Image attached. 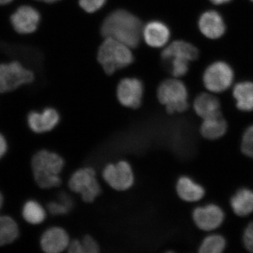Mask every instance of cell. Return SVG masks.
<instances>
[{
    "label": "cell",
    "instance_id": "obj_13",
    "mask_svg": "<svg viewBox=\"0 0 253 253\" xmlns=\"http://www.w3.org/2000/svg\"><path fill=\"white\" fill-rule=\"evenodd\" d=\"M118 101L125 107L136 109L140 107L144 95V85L137 78H125L117 87Z\"/></svg>",
    "mask_w": 253,
    "mask_h": 253
},
{
    "label": "cell",
    "instance_id": "obj_7",
    "mask_svg": "<svg viewBox=\"0 0 253 253\" xmlns=\"http://www.w3.org/2000/svg\"><path fill=\"white\" fill-rule=\"evenodd\" d=\"M226 217L224 208L214 202L196 206L191 214L195 227L206 234L219 230L224 225Z\"/></svg>",
    "mask_w": 253,
    "mask_h": 253
},
{
    "label": "cell",
    "instance_id": "obj_26",
    "mask_svg": "<svg viewBox=\"0 0 253 253\" xmlns=\"http://www.w3.org/2000/svg\"><path fill=\"white\" fill-rule=\"evenodd\" d=\"M72 207V203L68 198H61L59 201H52L47 205V211L54 216L68 214Z\"/></svg>",
    "mask_w": 253,
    "mask_h": 253
},
{
    "label": "cell",
    "instance_id": "obj_20",
    "mask_svg": "<svg viewBox=\"0 0 253 253\" xmlns=\"http://www.w3.org/2000/svg\"><path fill=\"white\" fill-rule=\"evenodd\" d=\"M142 37L146 44L151 47H165L170 40L171 32L166 23L152 21L143 28Z\"/></svg>",
    "mask_w": 253,
    "mask_h": 253
},
{
    "label": "cell",
    "instance_id": "obj_10",
    "mask_svg": "<svg viewBox=\"0 0 253 253\" xmlns=\"http://www.w3.org/2000/svg\"><path fill=\"white\" fill-rule=\"evenodd\" d=\"M102 177L110 187L118 191L130 189L135 180L131 165L124 160L106 165L103 169Z\"/></svg>",
    "mask_w": 253,
    "mask_h": 253
},
{
    "label": "cell",
    "instance_id": "obj_23",
    "mask_svg": "<svg viewBox=\"0 0 253 253\" xmlns=\"http://www.w3.org/2000/svg\"><path fill=\"white\" fill-rule=\"evenodd\" d=\"M18 235L19 230L16 221L8 216H0V246L11 244Z\"/></svg>",
    "mask_w": 253,
    "mask_h": 253
},
{
    "label": "cell",
    "instance_id": "obj_15",
    "mask_svg": "<svg viewBox=\"0 0 253 253\" xmlns=\"http://www.w3.org/2000/svg\"><path fill=\"white\" fill-rule=\"evenodd\" d=\"M229 130V124L223 113L201 120L199 126V135L208 141L223 139Z\"/></svg>",
    "mask_w": 253,
    "mask_h": 253
},
{
    "label": "cell",
    "instance_id": "obj_4",
    "mask_svg": "<svg viewBox=\"0 0 253 253\" xmlns=\"http://www.w3.org/2000/svg\"><path fill=\"white\" fill-rule=\"evenodd\" d=\"M157 98L171 116L186 113L190 107L189 90L180 78L173 77L161 83L158 87Z\"/></svg>",
    "mask_w": 253,
    "mask_h": 253
},
{
    "label": "cell",
    "instance_id": "obj_31",
    "mask_svg": "<svg viewBox=\"0 0 253 253\" xmlns=\"http://www.w3.org/2000/svg\"><path fill=\"white\" fill-rule=\"evenodd\" d=\"M6 149H7V144H6V139L0 134V159L6 154Z\"/></svg>",
    "mask_w": 253,
    "mask_h": 253
},
{
    "label": "cell",
    "instance_id": "obj_22",
    "mask_svg": "<svg viewBox=\"0 0 253 253\" xmlns=\"http://www.w3.org/2000/svg\"><path fill=\"white\" fill-rule=\"evenodd\" d=\"M228 241L225 236L217 231L207 233L199 243L197 252L199 253H223L227 249Z\"/></svg>",
    "mask_w": 253,
    "mask_h": 253
},
{
    "label": "cell",
    "instance_id": "obj_36",
    "mask_svg": "<svg viewBox=\"0 0 253 253\" xmlns=\"http://www.w3.org/2000/svg\"><path fill=\"white\" fill-rule=\"evenodd\" d=\"M250 1H251V2L253 3V0H249Z\"/></svg>",
    "mask_w": 253,
    "mask_h": 253
},
{
    "label": "cell",
    "instance_id": "obj_3",
    "mask_svg": "<svg viewBox=\"0 0 253 253\" xmlns=\"http://www.w3.org/2000/svg\"><path fill=\"white\" fill-rule=\"evenodd\" d=\"M199 49L192 43L178 40L165 46L161 59L173 77L180 78L187 74L190 63L199 59Z\"/></svg>",
    "mask_w": 253,
    "mask_h": 253
},
{
    "label": "cell",
    "instance_id": "obj_9",
    "mask_svg": "<svg viewBox=\"0 0 253 253\" xmlns=\"http://www.w3.org/2000/svg\"><path fill=\"white\" fill-rule=\"evenodd\" d=\"M34 79V73L18 61L0 63V94L16 90Z\"/></svg>",
    "mask_w": 253,
    "mask_h": 253
},
{
    "label": "cell",
    "instance_id": "obj_28",
    "mask_svg": "<svg viewBox=\"0 0 253 253\" xmlns=\"http://www.w3.org/2000/svg\"><path fill=\"white\" fill-rule=\"evenodd\" d=\"M106 2V0H79V4L82 9L89 14L99 11Z\"/></svg>",
    "mask_w": 253,
    "mask_h": 253
},
{
    "label": "cell",
    "instance_id": "obj_11",
    "mask_svg": "<svg viewBox=\"0 0 253 253\" xmlns=\"http://www.w3.org/2000/svg\"><path fill=\"white\" fill-rule=\"evenodd\" d=\"M201 34L211 41H217L225 35V20L220 12L215 9H208L201 13L197 21Z\"/></svg>",
    "mask_w": 253,
    "mask_h": 253
},
{
    "label": "cell",
    "instance_id": "obj_35",
    "mask_svg": "<svg viewBox=\"0 0 253 253\" xmlns=\"http://www.w3.org/2000/svg\"><path fill=\"white\" fill-rule=\"evenodd\" d=\"M3 203V197L1 196V193H0V208L1 207V205H2Z\"/></svg>",
    "mask_w": 253,
    "mask_h": 253
},
{
    "label": "cell",
    "instance_id": "obj_16",
    "mask_svg": "<svg viewBox=\"0 0 253 253\" xmlns=\"http://www.w3.org/2000/svg\"><path fill=\"white\" fill-rule=\"evenodd\" d=\"M71 239L67 231L60 226L46 229L41 239V246L46 253H61L67 251Z\"/></svg>",
    "mask_w": 253,
    "mask_h": 253
},
{
    "label": "cell",
    "instance_id": "obj_17",
    "mask_svg": "<svg viewBox=\"0 0 253 253\" xmlns=\"http://www.w3.org/2000/svg\"><path fill=\"white\" fill-rule=\"evenodd\" d=\"M59 112L54 108H46L42 112L32 111L28 116L30 129L38 134L48 132L54 129L60 122Z\"/></svg>",
    "mask_w": 253,
    "mask_h": 253
},
{
    "label": "cell",
    "instance_id": "obj_27",
    "mask_svg": "<svg viewBox=\"0 0 253 253\" xmlns=\"http://www.w3.org/2000/svg\"><path fill=\"white\" fill-rule=\"evenodd\" d=\"M241 244L245 251L253 253V220L249 221L243 229Z\"/></svg>",
    "mask_w": 253,
    "mask_h": 253
},
{
    "label": "cell",
    "instance_id": "obj_32",
    "mask_svg": "<svg viewBox=\"0 0 253 253\" xmlns=\"http://www.w3.org/2000/svg\"><path fill=\"white\" fill-rule=\"evenodd\" d=\"M209 1L216 6H222V5L229 4L232 0H209Z\"/></svg>",
    "mask_w": 253,
    "mask_h": 253
},
{
    "label": "cell",
    "instance_id": "obj_30",
    "mask_svg": "<svg viewBox=\"0 0 253 253\" xmlns=\"http://www.w3.org/2000/svg\"><path fill=\"white\" fill-rule=\"evenodd\" d=\"M67 252L69 253H84L83 252V246H82L81 240H72L68 245Z\"/></svg>",
    "mask_w": 253,
    "mask_h": 253
},
{
    "label": "cell",
    "instance_id": "obj_25",
    "mask_svg": "<svg viewBox=\"0 0 253 253\" xmlns=\"http://www.w3.org/2000/svg\"><path fill=\"white\" fill-rule=\"evenodd\" d=\"M239 148L243 156L253 161V123L242 131Z\"/></svg>",
    "mask_w": 253,
    "mask_h": 253
},
{
    "label": "cell",
    "instance_id": "obj_24",
    "mask_svg": "<svg viewBox=\"0 0 253 253\" xmlns=\"http://www.w3.org/2000/svg\"><path fill=\"white\" fill-rule=\"evenodd\" d=\"M23 217L25 220L31 224H40L46 217L45 209L36 201H28L23 206Z\"/></svg>",
    "mask_w": 253,
    "mask_h": 253
},
{
    "label": "cell",
    "instance_id": "obj_19",
    "mask_svg": "<svg viewBox=\"0 0 253 253\" xmlns=\"http://www.w3.org/2000/svg\"><path fill=\"white\" fill-rule=\"evenodd\" d=\"M231 212L236 217H249L253 214V189L242 186L236 190L229 198Z\"/></svg>",
    "mask_w": 253,
    "mask_h": 253
},
{
    "label": "cell",
    "instance_id": "obj_6",
    "mask_svg": "<svg viewBox=\"0 0 253 253\" xmlns=\"http://www.w3.org/2000/svg\"><path fill=\"white\" fill-rule=\"evenodd\" d=\"M235 81L234 68L225 61H214L210 63L203 73L205 89L214 94H222L232 88Z\"/></svg>",
    "mask_w": 253,
    "mask_h": 253
},
{
    "label": "cell",
    "instance_id": "obj_34",
    "mask_svg": "<svg viewBox=\"0 0 253 253\" xmlns=\"http://www.w3.org/2000/svg\"><path fill=\"white\" fill-rule=\"evenodd\" d=\"M36 1H42V2L47 3V4H52V3L59 1L60 0H36Z\"/></svg>",
    "mask_w": 253,
    "mask_h": 253
},
{
    "label": "cell",
    "instance_id": "obj_1",
    "mask_svg": "<svg viewBox=\"0 0 253 253\" xmlns=\"http://www.w3.org/2000/svg\"><path fill=\"white\" fill-rule=\"evenodd\" d=\"M101 31L105 38H112L130 48H135L142 37V23L129 11L118 9L106 18Z\"/></svg>",
    "mask_w": 253,
    "mask_h": 253
},
{
    "label": "cell",
    "instance_id": "obj_18",
    "mask_svg": "<svg viewBox=\"0 0 253 253\" xmlns=\"http://www.w3.org/2000/svg\"><path fill=\"white\" fill-rule=\"evenodd\" d=\"M192 109L195 115L201 120L222 113L221 101L217 94L208 91L196 95L193 100Z\"/></svg>",
    "mask_w": 253,
    "mask_h": 253
},
{
    "label": "cell",
    "instance_id": "obj_8",
    "mask_svg": "<svg viewBox=\"0 0 253 253\" xmlns=\"http://www.w3.org/2000/svg\"><path fill=\"white\" fill-rule=\"evenodd\" d=\"M68 186L73 193L79 194L85 203L94 202L101 194V187L94 168H79L70 176Z\"/></svg>",
    "mask_w": 253,
    "mask_h": 253
},
{
    "label": "cell",
    "instance_id": "obj_29",
    "mask_svg": "<svg viewBox=\"0 0 253 253\" xmlns=\"http://www.w3.org/2000/svg\"><path fill=\"white\" fill-rule=\"evenodd\" d=\"M82 246H83L84 253H99L100 252V246L94 237L90 235L83 236L81 239Z\"/></svg>",
    "mask_w": 253,
    "mask_h": 253
},
{
    "label": "cell",
    "instance_id": "obj_12",
    "mask_svg": "<svg viewBox=\"0 0 253 253\" xmlns=\"http://www.w3.org/2000/svg\"><path fill=\"white\" fill-rule=\"evenodd\" d=\"M39 11L29 5L19 6L10 16L11 26L16 33L28 35L34 33L41 23Z\"/></svg>",
    "mask_w": 253,
    "mask_h": 253
},
{
    "label": "cell",
    "instance_id": "obj_14",
    "mask_svg": "<svg viewBox=\"0 0 253 253\" xmlns=\"http://www.w3.org/2000/svg\"><path fill=\"white\" fill-rule=\"evenodd\" d=\"M176 196L182 202L194 204L201 202L207 195L202 184L189 175L179 176L175 182Z\"/></svg>",
    "mask_w": 253,
    "mask_h": 253
},
{
    "label": "cell",
    "instance_id": "obj_2",
    "mask_svg": "<svg viewBox=\"0 0 253 253\" xmlns=\"http://www.w3.org/2000/svg\"><path fill=\"white\" fill-rule=\"evenodd\" d=\"M31 165L35 180L42 189H53L61 185L62 179L60 174L65 161L57 153L41 150L34 155Z\"/></svg>",
    "mask_w": 253,
    "mask_h": 253
},
{
    "label": "cell",
    "instance_id": "obj_21",
    "mask_svg": "<svg viewBox=\"0 0 253 253\" xmlns=\"http://www.w3.org/2000/svg\"><path fill=\"white\" fill-rule=\"evenodd\" d=\"M231 94L236 109L242 113H253V81L236 83L232 86Z\"/></svg>",
    "mask_w": 253,
    "mask_h": 253
},
{
    "label": "cell",
    "instance_id": "obj_33",
    "mask_svg": "<svg viewBox=\"0 0 253 253\" xmlns=\"http://www.w3.org/2000/svg\"><path fill=\"white\" fill-rule=\"evenodd\" d=\"M14 0H0V6H5L12 2Z\"/></svg>",
    "mask_w": 253,
    "mask_h": 253
},
{
    "label": "cell",
    "instance_id": "obj_5",
    "mask_svg": "<svg viewBox=\"0 0 253 253\" xmlns=\"http://www.w3.org/2000/svg\"><path fill=\"white\" fill-rule=\"evenodd\" d=\"M97 59L105 73L112 75L134 61L130 47L112 38H106L99 46Z\"/></svg>",
    "mask_w": 253,
    "mask_h": 253
}]
</instances>
